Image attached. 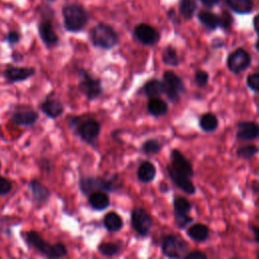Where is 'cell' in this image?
I'll list each match as a JSON object with an SVG mask.
<instances>
[{"instance_id": "6da1fadb", "label": "cell", "mask_w": 259, "mask_h": 259, "mask_svg": "<svg viewBox=\"0 0 259 259\" xmlns=\"http://www.w3.org/2000/svg\"><path fill=\"white\" fill-rule=\"evenodd\" d=\"M24 238L30 247L48 258H61L66 256L68 253L67 248L63 243L59 242L52 245L45 241L37 232L29 231L25 233Z\"/></svg>"}, {"instance_id": "7a4b0ae2", "label": "cell", "mask_w": 259, "mask_h": 259, "mask_svg": "<svg viewBox=\"0 0 259 259\" xmlns=\"http://www.w3.org/2000/svg\"><path fill=\"white\" fill-rule=\"evenodd\" d=\"M64 26L70 32H78L82 30L89 19L87 11L79 4H69L63 7Z\"/></svg>"}, {"instance_id": "3957f363", "label": "cell", "mask_w": 259, "mask_h": 259, "mask_svg": "<svg viewBox=\"0 0 259 259\" xmlns=\"http://www.w3.org/2000/svg\"><path fill=\"white\" fill-rule=\"evenodd\" d=\"M90 39L94 47L103 50H110L118 44L117 33L105 23H98L91 29Z\"/></svg>"}, {"instance_id": "277c9868", "label": "cell", "mask_w": 259, "mask_h": 259, "mask_svg": "<svg viewBox=\"0 0 259 259\" xmlns=\"http://www.w3.org/2000/svg\"><path fill=\"white\" fill-rule=\"evenodd\" d=\"M80 117H75L71 120V126L75 128L77 135L86 143L93 144L99 134H100V124L97 120L93 118H88L79 122Z\"/></svg>"}, {"instance_id": "5b68a950", "label": "cell", "mask_w": 259, "mask_h": 259, "mask_svg": "<svg viewBox=\"0 0 259 259\" xmlns=\"http://www.w3.org/2000/svg\"><path fill=\"white\" fill-rule=\"evenodd\" d=\"M162 252L169 258H182L188 252V245L181 237L168 235L162 242Z\"/></svg>"}, {"instance_id": "8992f818", "label": "cell", "mask_w": 259, "mask_h": 259, "mask_svg": "<svg viewBox=\"0 0 259 259\" xmlns=\"http://www.w3.org/2000/svg\"><path fill=\"white\" fill-rule=\"evenodd\" d=\"M164 90L168 98L176 102L179 100L180 95L185 92V85L182 79L172 71H167L163 75Z\"/></svg>"}, {"instance_id": "52a82bcc", "label": "cell", "mask_w": 259, "mask_h": 259, "mask_svg": "<svg viewBox=\"0 0 259 259\" xmlns=\"http://www.w3.org/2000/svg\"><path fill=\"white\" fill-rule=\"evenodd\" d=\"M79 90L90 100L97 98L102 93V85L99 79L93 78L85 70L79 71Z\"/></svg>"}, {"instance_id": "ba28073f", "label": "cell", "mask_w": 259, "mask_h": 259, "mask_svg": "<svg viewBox=\"0 0 259 259\" xmlns=\"http://www.w3.org/2000/svg\"><path fill=\"white\" fill-rule=\"evenodd\" d=\"M80 189L85 194H90L93 191H114L117 189V184L112 180L99 177H85L80 179Z\"/></svg>"}, {"instance_id": "9c48e42d", "label": "cell", "mask_w": 259, "mask_h": 259, "mask_svg": "<svg viewBox=\"0 0 259 259\" xmlns=\"http://www.w3.org/2000/svg\"><path fill=\"white\" fill-rule=\"evenodd\" d=\"M227 65L232 73H242L251 65V56L244 49H237L229 55Z\"/></svg>"}, {"instance_id": "30bf717a", "label": "cell", "mask_w": 259, "mask_h": 259, "mask_svg": "<svg viewBox=\"0 0 259 259\" xmlns=\"http://www.w3.org/2000/svg\"><path fill=\"white\" fill-rule=\"evenodd\" d=\"M133 229L140 236H147L152 228V218L149 212L142 207H136L131 215Z\"/></svg>"}, {"instance_id": "8fae6325", "label": "cell", "mask_w": 259, "mask_h": 259, "mask_svg": "<svg viewBox=\"0 0 259 259\" xmlns=\"http://www.w3.org/2000/svg\"><path fill=\"white\" fill-rule=\"evenodd\" d=\"M173 206L175 222L180 229L185 228L192 222L191 217L188 215V212L191 209V203L188 199L182 196H177L173 200Z\"/></svg>"}, {"instance_id": "7c38bea8", "label": "cell", "mask_w": 259, "mask_h": 259, "mask_svg": "<svg viewBox=\"0 0 259 259\" xmlns=\"http://www.w3.org/2000/svg\"><path fill=\"white\" fill-rule=\"evenodd\" d=\"M135 37L145 46H154L160 39V33L147 23H140L134 29Z\"/></svg>"}, {"instance_id": "4fadbf2b", "label": "cell", "mask_w": 259, "mask_h": 259, "mask_svg": "<svg viewBox=\"0 0 259 259\" xmlns=\"http://www.w3.org/2000/svg\"><path fill=\"white\" fill-rule=\"evenodd\" d=\"M168 169V174L171 178V180L173 181V183L180 188L182 191H184L187 194H194L196 189L194 184L192 183V181L189 179V176H187L186 174L176 170L173 166L169 165L167 167Z\"/></svg>"}, {"instance_id": "5bb4252c", "label": "cell", "mask_w": 259, "mask_h": 259, "mask_svg": "<svg viewBox=\"0 0 259 259\" xmlns=\"http://www.w3.org/2000/svg\"><path fill=\"white\" fill-rule=\"evenodd\" d=\"M37 29L40 39L48 48H52L59 42V36L56 33L50 18H45L41 22H39Z\"/></svg>"}, {"instance_id": "9a60e30c", "label": "cell", "mask_w": 259, "mask_h": 259, "mask_svg": "<svg viewBox=\"0 0 259 259\" xmlns=\"http://www.w3.org/2000/svg\"><path fill=\"white\" fill-rule=\"evenodd\" d=\"M35 70L33 68H24V67H13L8 66L4 71V77L7 82L15 83L24 81L31 76H33Z\"/></svg>"}, {"instance_id": "2e32d148", "label": "cell", "mask_w": 259, "mask_h": 259, "mask_svg": "<svg viewBox=\"0 0 259 259\" xmlns=\"http://www.w3.org/2000/svg\"><path fill=\"white\" fill-rule=\"evenodd\" d=\"M237 138L242 141L259 139V123L255 121H241L237 125Z\"/></svg>"}, {"instance_id": "e0dca14e", "label": "cell", "mask_w": 259, "mask_h": 259, "mask_svg": "<svg viewBox=\"0 0 259 259\" xmlns=\"http://www.w3.org/2000/svg\"><path fill=\"white\" fill-rule=\"evenodd\" d=\"M38 118L36 111L29 108H21L16 110L11 115V121L16 125L28 126L35 123Z\"/></svg>"}, {"instance_id": "ac0fdd59", "label": "cell", "mask_w": 259, "mask_h": 259, "mask_svg": "<svg viewBox=\"0 0 259 259\" xmlns=\"http://www.w3.org/2000/svg\"><path fill=\"white\" fill-rule=\"evenodd\" d=\"M171 166H173L176 170L186 174L189 177L193 175V167L190 161L187 160L180 151L176 149L171 151Z\"/></svg>"}, {"instance_id": "d6986e66", "label": "cell", "mask_w": 259, "mask_h": 259, "mask_svg": "<svg viewBox=\"0 0 259 259\" xmlns=\"http://www.w3.org/2000/svg\"><path fill=\"white\" fill-rule=\"evenodd\" d=\"M40 110L50 118H57L64 112V106L57 99H46L40 105Z\"/></svg>"}, {"instance_id": "ffe728a7", "label": "cell", "mask_w": 259, "mask_h": 259, "mask_svg": "<svg viewBox=\"0 0 259 259\" xmlns=\"http://www.w3.org/2000/svg\"><path fill=\"white\" fill-rule=\"evenodd\" d=\"M29 189L32 194V199L35 203H45L50 198L49 189L38 180H31L29 182Z\"/></svg>"}, {"instance_id": "44dd1931", "label": "cell", "mask_w": 259, "mask_h": 259, "mask_svg": "<svg viewBox=\"0 0 259 259\" xmlns=\"http://www.w3.org/2000/svg\"><path fill=\"white\" fill-rule=\"evenodd\" d=\"M88 202H89V205L93 209L103 210V209L107 208L109 205V197L104 191L97 190V191H93L89 194Z\"/></svg>"}, {"instance_id": "7402d4cb", "label": "cell", "mask_w": 259, "mask_h": 259, "mask_svg": "<svg viewBox=\"0 0 259 259\" xmlns=\"http://www.w3.org/2000/svg\"><path fill=\"white\" fill-rule=\"evenodd\" d=\"M156 177V167L150 161L143 162L138 169V178L143 183H150Z\"/></svg>"}, {"instance_id": "603a6c76", "label": "cell", "mask_w": 259, "mask_h": 259, "mask_svg": "<svg viewBox=\"0 0 259 259\" xmlns=\"http://www.w3.org/2000/svg\"><path fill=\"white\" fill-rule=\"evenodd\" d=\"M143 90H144V93L150 99L159 97L165 92L163 81H160V80H157V79H152V80L148 81L145 84Z\"/></svg>"}, {"instance_id": "cb8c5ba5", "label": "cell", "mask_w": 259, "mask_h": 259, "mask_svg": "<svg viewBox=\"0 0 259 259\" xmlns=\"http://www.w3.org/2000/svg\"><path fill=\"white\" fill-rule=\"evenodd\" d=\"M228 6L238 14L250 13L254 7L253 0H226Z\"/></svg>"}, {"instance_id": "d4e9b609", "label": "cell", "mask_w": 259, "mask_h": 259, "mask_svg": "<svg viewBox=\"0 0 259 259\" xmlns=\"http://www.w3.org/2000/svg\"><path fill=\"white\" fill-rule=\"evenodd\" d=\"M188 236L195 242H203L208 238V227L203 224H195L187 231Z\"/></svg>"}, {"instance_id": "484cf974", "label": "cell", "mask_w": 259, "mask_h": 259, "mask_svg": "<svg viewBox=\"0 0 259 259\" xmlns=\"http://www.w3.org/2000/svg\"><path fill=\"white\" fill-rule=\"evenodd\" d=\"M197 19L209 30H214L219 26V16L210 11L202 10L197 14Z\"/></svg>"}, {"instance_id": "4316f807", "label": "cell", "mask_w": 259, "mask_h": 259, "mask_svg": "<svg viewBox=\"0 0 259 259\" xmlns=\"http://www.w3.org/2000/svg\"><path fill=\"white\" fill-rule=\"evenodd\" d=\"M148 111L154 116H161L167 113L168 105L163 99L159 97L151 98L148 103Z\"/></svg>"}, {"instance_id": "83f0119b", "label": "cell", "mask_w": 259, "mask_h": 259, "mask_svg": "<svg viewBox=\"0 0 259 259\" xmlns=\"http://www.w3.org/2000/svg\"><path fill=\"white\" fill-rule=\"evenodd\" d=\"M103 225L109 232H117L122 228V220L116 212H108L103 219Z\"/></svg>"}, {"instance_id": "f1b7e54d", "label": "cell", "mask_w": 259, "mask_h": 259, "mask_svg": "<svg viewBox=\"0 0 259 259\" xmlns=\"http://www.w3.org/2000/svg\"><path fill=\"white\" fill-rule=\"evenodd\" d=\"M197 9L196 0H180L179 13L184 19H191Z\"/></svg>"}, {"instance_id": "f546056e", "label": "cell", "mask_w": 259, "mask_h": 259, "mask_svg": "<svg viewBox=\"0 0 259 259\" xmlns=\"http://www.w3.org/2000/svg\"><path fill=\"white\" fill-rule=\"evenodd\" d=\"M199 126L204 132H213L219 126V119L213 113H204L199 118Z\"/></svg>"}, {"instance_id": "4dcf8cb0", "label": "cell", "mask_w": 259, "mask_h": 259, "mask_svg": "<svg viewBox=\"0 0 259 259\" xmlns=\"http://www.w3.org/2000/svg\"><path fill=\"white\" fill-rule=\"evenodd\" d=\"M162 60L166 65L173 66V67L178 66L180 63V58H179L176 50L171 46H168L164 49L163 54H162Z\"/></svg>"}, {"instance_id": "1f68e13d", "label": "cell", "mask_w": 259, "mask_h": 259, "mask_svg": "<svg viewBox=\"0 0 259 259\" xmlns=\"http://www.w3.org/2000/svg\"><path fill=\"white\" fill-rule=\"evenodd\" d=\"M98 251L104 256H114L119 253L120 245L117 243H101L98 246Z\"/></svg>"}, {"instance_id": "d6a6232c", "label": "cell", "mask_w": 259, "mask_h": 259, "mask_svg": "<svg viewBox=\"0 0 259 259\" xmlns=\"http://www.w3.org/2000/svg\"><path fill=\"white\" fill-rule=\"evenodd\" d=\"M161 148H162V145L157 140H155V139L148 140L142 146L143 152L145 154H147V155H155L158 152H160Z\"/></svg>"}, {"instance_id": "836d02e7", "label": "cell", "mask_w": 259, "mask_h": 259, "mask_svg": "<svg viewBox=\"0 0 259 259\" xmlns=\"http://www.w3.org/2000/svg\"><path fill=\"white\" fill-rule=\"evenodd\" d=\"M258 152V148L255 145H246L237 150V155L242 159H251Z\"/></svg>"}, {"instance_id": "e575fe53", "label": "cell", "mask_w": 259, "mask_h": 259, "mask_svg": "<svg viewBox=\"0 0 259 259\" xmlns=\"http://www.w3.org/2000/svg\"><path fill=\"white\" fill-rule=\"evenodd\" d=\"M219 26H221L223 29H229L233 24V16L229 11L223 10L219 16Z\"/></svg>"}, {"instance_id": "d590c367", "label": "cell", "mask_w": 259, "mask_h": 259, "mask_svg": "<svg viewBox=\"0 0 259 259\" xmlns=\"http://www.w3.org/2000/svg\"><path fill=\"white\" fill-rule=\"evenodd\" d=\"M247 85L248 87L256 92V93H259V73H254V74H250L248 77H247Z\"/></svg>"}, {"instance_id": "8d00e7d4", "label": "cell", "mask_w": 259, "mask_h": 259, "mask_svg": "<svg viewBox=\"0 0 259 259\" xmlns=\"http://www.w3.org/2000/svg\"><path fill=\"white\" fill-rule=\"evenodd\" d=\"M208 82V73L202 70H199L195 73V83L199 87H204Z\"/></svg>"}, {"instance_id": "74e56055", "label": "cell", "mask_w": 259, "mask_h": 259, "mask_svg": "<svg viewBox=\"0 0 259 259\" xmlns=\"http://www.w3.org/2000/svg\"><path fill=\"white\" fill-rule=\"evenodd\" d=\"M11 188H12L11 181L0 175V195H5L9 193Z\"/></svg>"}, {"instance_id": "f35d334b", "label": "cell", "mask_w": 259, "mask_h": 259, "mask_svg": "<svg viewBox=\"0 0 259 259\" xmlns=\"http://www.w3.org/2000/svg\"><path fill=\"white\" fill-rule=\"evenodd\" d=\"M20 37H21V35H20V33H19L18 31L11 30V31H9V32L6 34L4 40H5L6 42H8L9 45L12 46V45L17 44V42L20 40Z\"/></svg>"}, {"instance_id": "ab89813d", "label": "cell", "mask_w": 259, "mask_h": 259, "mask_svg": "<svg viewBox=\"0 0 259 259\" xmlns=\"http://www.w3.org/2000/svg\"><path fill=\"white\" fill-rule=\"evenodd\" d=\"M186 259H205L206 254H204L201 251H192V252H187V254L184 256Z\"/></svg>"}, {"instance_id": "60d3db41", "label": "cell", "mask_w": 259, "mask_h": 259, "mask_svg": "<svg viewBox=\"0 0 259 259\" xmlns=\"http://www.w3.org/2000/svg\"><path fill=\"white\" fill-rule=\"evenodd\" d=\"M167 16H168V18H169L171 21H173L174 23H177V24L179 23V19H178L177 15H176L175 10L169 9V10L167 11Z\"/></svg>"}, {"instance_id": "b9f144b4", "label": "cell", "mask_w": 259, "mask_h": 259, "mask_svg": "<svg viewBox=\"0 0 259 259\" xmlns=\"http://www.w3.org/2000/svg\"><path fill=\"white\" fill-rule=\"evenodd\" d=\"M204 6H206V7H208V8H211V7H213V6H215L219 2H220V0H199Z\"/></svg>"}, {"instance_id": "7bdbcfd3", "label": "cell", "mask_w": 259, "mask_h": 259, "mask_svg": "<svg viewBox=\"0 0 259 259\" xmlns=\"http://www.w3.org/2000/svg\"><path fill=\"white\" fill-rule=\"evenodd\" d=\"M251 231H252L253 234H254L255 241L259 244V227H257V226H251Z\"/></svg>"}, {"instance_id": "ee69618b", "label": "cell", "mask_w": 259, "mask_h": 259, "mask_svg": "<svg viewBox=\"0 0 259 259\" xmlns=\"http://www.w3.org/2000/svg\"><path fill=\"white\" fill-rule=\"evenodd\" d=\"M253 26H254V29L255 31L257 32V34L259 35V14H257L254 19H253Z\"/></svg>"}, {"instance_id": "f6af8a7d", "label": "cell", "mask_w": 259, "mask_h": 259, "mask_svg": "<svg viewBox=\"0 0 259 259\" xmlns=\"http://www.w3.org/2000/svg\"><path fill=\"white\" fill-rule=\"evenodd\" d=\"M255 48H256V50L259 52V37L257 38V40H256V42H255Z\"/></svg>"}, {"instance_id": "bcb514c9", "label": "cell", "mask_w": 259, "mask_h": 259, "mask_svg": "<svg viewBox=\"0 0 259 259\" xmlns=\"http://www.w3.org/2000/svg\"><path fill=\"white\" fill-rule=\"evenodd\" d=\"M49 2H53V1H55V0H48Z\"/></svg>"}, {"instance_id": "7dc6e473", "label": "cell", "mask_w": 259, "mask_h": 259, "mask_svg": "<svg viewBox=\"0 0 259 259\" xmlns=\"http://www.w3.org/2000/svg\"><path fill=\"white\" fill-rule=\"evenodd\" d=\"M257 258H258V259H259V253H258V254H257Z\"/></svg>"}, {"instance_id": "c3c4849f", "label": "cell", "mask_w": 259, "mask_h": 259, "mask_svg": "<svg viewBox=\"0 0 259 259\" xmlns=\"http://www.w3.org/2000/svg\"><path fill=\"white\" fill-rule=\"evenodd\" d=\"M258 191H259V188H258Z\"/></svg>"}]
</instances>
